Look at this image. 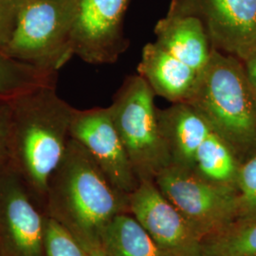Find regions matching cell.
<instances>
[{
	"label": "cell",
	"instance_id": "21",
	"mask_svg": "<svg viewBox=\"0 0 256 256\" xmlns=\"http://www.w3.org/2000/svg\"><path fill=\"white\" fill-rule=\"evenodd\" d=\"M12 110L8 99H0V171L10 160Z\"/></svg>",
	"mask_w": 256,
	"mask_h": 256
},
{
	"label": "cell",
	"instance_id": "3",
	"mask_svg": "<svg viewBox=\"0 0 256 256\" xmlns=\"http://www.w3.org/2000/svg\"><path fill=\"white\" fill-rule=\"evenodd\" d=\"M238 156L240 162L256 153V102L243 62L212 48L196 88L187 102Z\"/></svg>",
	"mask_w": 256,
	"mask_h": 256
},
{
	"label": "cell",
	"instance_id": "13",
	"mask_svg": "<svg viewBox=\"0 0 256 256\" xmlns=\"http://www.w3.org/2000/svg\"><path fill=\"white\" fill-rule=\"evenodd\" d=\"M200 74L156 42L144 46L138 64V74L146 81L156 95L172 104L190 100Z\"/></svg>",
	"mask_w": 256,
	"mask_h": 256
},
{
	"label": "cell",
	"instance_id": "11",
	"mask_svg": "<svg viewBox=\"0 0 256 256\" xmlns=\"http://www.w3.org/2000/svg\"><path fill=\"white\" fill-rule=\"evenodd\" d=\"M133 216L164 256H200L202 238L192 229L154 180H142L128 194Z\"/></svg>",
	"mask_w": 256,
	"mask_h": 256
},
{
	"label": "cell",
	"instance_id": "4",
	"mask_svg": "<svg viewBox=\"0 0 256 256\" xmlns=\"http://www.w3.org/2000/svg\"><path fill=\"white\" fill-rule=\"evenodd\" d=\"M78 0H24L16 27L2 54L56 74L72 56V36Z\"/></svg>",
	"mask_w": 256,
	"mask_h": 256
},
{
	"label": "cell",
	"instance_id": "22",
	"mask_svg": "<svg viewBox=\"0 0 256 256\" xmlns=\"http://www.w3.org/2000/svg\"><path fill=\"white\" fill-rule=\"evenodd\" d=\"M242 62L250 82L252 86L256 88V50L252 54L248 55Z\"/></svg>",
	"mask_w": 256,
	"mask_h": 256
},
{
	"label": "cell",
	"instance_id": "1",
	"mask_svg": "<svg viewBox=\"0 0 256 256\" xmlns=\"http://www.w3.org/2000/svg\"><path fill=\"white\" fill-rule=\"evenodd\" d=\"M10 162L32 189L46 194L64 158L74 110L61 99L55 82L37 86L10 99Z\"/></svg>",
	"mask_w": 256,
	"mask_h": 256
},
{
	"label": "cell",
	"instance_id": "12",
	"mask_svg": "<svg viewBox=\"0 0 256 256\" xmlns=\"http://www.w3.org/2000/svg\"><path fill=\"white\" fill-rule=\"evenodd\" d=\"M158 120L170 156V166L194 171L196 152L212 131L207 120L188 102L158 108Z\"/></svg>",
	"mask_w": 256,
	"mask_h": 256
},
{
	"label": "cell",
	"instance_id": "6",
	"mask_svg": "<svg viewBox=\"0 0 256 256\" xmlns=\"http://www.w3.org/2000/svg\"><path fill=\"white\" fill-rule=\"evenodd\" d=\"M202 240L238 220V191L210 182L194 171L169 166L154 180Z\"/></svg>",
	"mask_w": 256,
	"mask_h": 256
},
{
	"label": "cell",
	"instance_id": "16",
	"mask_svg": "<svg viewBox=\"0 0 256 256\" xmlns=\"http://www.w3.org/2000/svg\"><path fill=\"white\" fill-rule=\"evenodd\" d=\"M240 164L232 148L210 131L196 152L194 172L210 182L236 189Z\"/></svg>",
	"mask_w": 256,
	"mask_h": 256
},
{
	"label": "cell",
	"instance_id": "5",
	"mask_svg": "<svg viewBox=\"0 0 256 256\" xmlns=\"http://www.w3.org/2000/svg\"><path fill=\"white\" fill-rule=\"evenodd\" d=\"M155 96L142 76L131 75L122 82L108 106L140 180H154L158 174L171 165L158 124Z\"/></svg>",
	"mask_w": 256,
	"mask_h": 256
},
{
	"label": "cell",
	"instance_id": "23",
	"mask_svg": "<svg viewBox=\"0 0 256 256\" xmlns=\"http://www.w3.org/2000/svg\"><path fill=\"white\" fill-rule=\"evenodd\" d=\"M86 252H88V256H106L99 248H90V250H86Z\"/></svg>",
	"mask_w": 256,
	"mask_h": 256
},
{
	"label": "cell",
	"instance_id": "8",
	"mask_svg": "<svg viewBox=\"0 0 256 256\" xmlns=\"http://www.w3.org/2000/svg\"><path fill=\"white\" fill-rule=\"evenodd\" d=\"M169 10L200 19L216 50L241 61L256 50V0H172Z\"/></svg>",
	"mask_w": 256,
	"mask_h": 256
},
{
	"label": "cell",
	"instance_id": "18",
	"mask_svg": "<svg viewBox=\"0 0 256 256\" xmlns=\"http://www.w3.org/2000/svg\"><path fill=\"white\" fill-rule=\"evenodd\" d=\"M44 250L45 256H88L77 238L52 216L45 222Z\"/></svg>",
	"mask_w": 256,
	"mask_h": 256
},
{
	"label": "cell",
	"instance_id": "14",
	"mask_svg": "<svg viewBox=\"0 0 256 256\" xmlns=\"http://www.w3.org/2000/svg\"><path fill=\"white\" fill-rule=\"evenodd\" d=\"M154 32L156 43L194 70L202 72L209 63L212 48L198 18L169 10Z\"/></svg>",
	"mask_w": 256,
	"mask_h": 256
},
{
	"label": "cell",
	"instance_id": "9",
	"mask_svg": "<svg viewBox=\"0 0 256 256\" xmlns=\"http://www.w3.org/2000/svg\"><path fill=\"white\" fill-rule=\"evenodd\" d=\"M130 0H78L72 46L90 64L116 63L129 46L122 21Z\"/></svg>",
	"mask_w": 256,
	"mask_h": 256
},
{
	"label": "cell",
	"instance_id": "2",
	"mask_svg": "<svg viewBox=\"0 0 256 256\" xmlns=\"http://www.w3.org/2000/svg\"><path fill=\"white\" fill-rule=\"evenodd\" d=\"M46 196L50 216L63 224L86 250H100L102 230L122 209V194L72 138L50 178Z\"/></svg>",
	"mask_w": 256,
	"mask_h": 256
},
{
	"label": "cell",
	"instance_id": "17",
	"mask_svg": "<svg viewBox=\"0 0 256 256\" xmlns=\"http://www.w3.org/2000/svg\"><path fill=\"white\" fill-rule=\"evenodd\" d=\"M200 256H256V220H236L204 239Z\"/></svg>",
	"mask_w": 256,
	"mask_h": 256
},
{
	"label": "cell",
	"instance_id": "7",
	"mask_svg": "<svg viewBox=\"0 0 256 256\" xmlns=\"http://www.w3.org/2000/svg\"><path fill=\"white\" fill-rule=\"evenodd\" d=\"M10 162L0 171V256H45V222Z\"/></svg>",
	"mask_w": 256,
	"mask_h": 256
},
{
	"label": "cell",
	"instance_id": "15",
	"mask_svg": "<svg viewBox=\"0 0 256 256\" xmlns=\"http://www.w3.org/2000/svg\"><path fill=\"white\" fill-rule=\"evenodd\" d=\"M99 248L106 256H164L136 218L122 212L102 230Z\"/></svg>",
	"mask_w": 256,
	"mask_h": 256
},
{
	"label": "cell",
	"instance_id": "24",
	"mask_svg": "<svg viewBox=\"0 0 256 256\" xmlns=\"http://www.w3.org/2000/svg\"><path fill=\"white\" fill-rule=\"evenodd\" d=\"M254 96H256V88H254Z\"/></svg>",
	"mask_w": 256,
	"mask_h": 256
},
{
	"label": "cell",
	"instance_id": "10",
	"mask_svg": "<svg viewBox=\"0 0 256 256\" xmlns=\"http://www.w3.org/2000/svg\"><path fill=\"white\" fill-rule=\"evenodd\" d=\"M70 135L86 149L120 192L128 196L137 188L140 180L113 122L110 108L74 110Z\"/></svg>",
	"mask_w": 256,
	"mask_h": 256
},
{
	"label": "cell",
	"instance_id": "20",
	"mask_svg": "<svg viewBox=\"0 0 256 256\" xmlns=\"http://www.w3.org/2000/svg\"><path fill=\"white\" fill-rule=\"evenodd\" d=\"M24 0H0V52L9 44Z\"/></svg>",
	"mask_w": 256,
	"mask_h": 256
},
{
	"label": "cell",
	"instance_id": "19",
	"mask_svg": "<svg viewBox=\"0 0 256 256\" xmlns=\"http://www.w3.org/2000/svg\"><path fill=\"white\" fill-rule=\"evenodd\" d=\"M236 191L238 220H256V153L241 162Z\"/></svg>",
	"mask_w": 256,
	"mask_h": 256
}]
</instances>
